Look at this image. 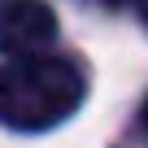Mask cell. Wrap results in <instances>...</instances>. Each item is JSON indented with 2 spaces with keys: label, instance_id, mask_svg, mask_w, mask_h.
Listing matches in <instances>:
<instances>
[{
  "label": "cell",
  "instance_id": "obj_4",
  "mask_svg": "<svg viewBox=\"0 0 148 148\" xmlns=\"http://www.w3.org/2000/svg\"><path fill=\"white\" fill-rule=\"evenodd\" d=\"M144 126H148V100H144Z\"/></svg>",
  "mask_w": 148,
  "mask_h": 148
},
{
  "label": "cell",
  "instance_id": "obj_2",
  "mask_svg": "<svg viewBox=\"0 0 148 148\" xmlns=\"http://www.w3.org/2000/svg\"><path fill=\"white\" fill-rule=\"evenodd\" d=\"M57 39V18L44 0H0V52L9 61L44 57Z\"/></svg>",
  "mask_w": 148,
  "mask_h": 148
},
{
  "label": "cell",
  "instance_id": "obj_1",
  "mask_svg": "<svg viewBox=\"0 0 148 148\" xmlns=\"http://www.w3.org/2000/svg\"><path fill=\"white\" fill-rule=\"evenodd\" d=\"M87 96V79L70 57H26L0 65V122L13 131H48Z\"/></svg>",
  "mask_w": 148,
  "mask_h": 148
},
{
  "label": "cell",
  "instance_id": "obj_3",
  "mask_svg": "<svg viewBox=\"0 0 148 148\" xmlns=\"http://www.w3.org/2000/svg\"><path fill=\"white\" fill-rule=\"evenodd\" d=\"M135 9H139V18L148 22V0H135Z\"/></svg>",
  "mask_w": 148,
  "mask_h": 148
},
{
  "label": "cell",
  "instance_id": "obj_5",
  "mask_svg": "<svg viewBox=\"0 0 148 148\" xmlns=\"http://www.w3.org/2000/svg\"><path fill=\"white\" fill-rule=\"evenodd\" d=\"M109 5H126V0H109Z\"/></svg>",
  "mask_w": 148,
  "mask_h": 148
}]
</instances>
